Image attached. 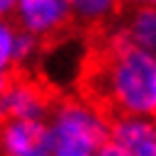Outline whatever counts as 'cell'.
Here are the masks:
<instances>
[{"mask_svg":"<svg viewBox=\"0 0 156 156\" xmlns=\"http://www.w3.org/2000/svg\"><path fill=\"white\" fill-rule=\"evenodd\" d=\"M92 92L114 116H151L156 102V52H146L112 32L92 65Z\"/></svg>","mask_w":156,"mask_h":156,"instance_id":"cell-1","label":"cell"},{"mask_svg":"<svg viewBox=\"0 0 156 156\" xmlns=\"http://www.w3.org/2000/svg\"><path fill=\"white\" fill-rule=\"evenodd\" d=\"M112 122L89 99H62L47 119L55 156H97L112 144Z\"/></svg>","mask_w":156,"mask_h":156,"instance_id":"cell-2","label":"cell"},{"mask_svg":"<svg viewBox=\"0 0 156 156\" xmlns=\"http://www.w3.org/2000/svg\"><path fill=\"white\" fill-rule=\"evenodd\" d=\"M15 25L37 40H50L74 20L69 0H15Z\"/></svg>","mask_w":156,"mask_h":156,"instance_id":"cell-3","label":"cell"},{"mask_svg":"<svg viewBox=\"0 0 156 156\" xmlns=\"http://www.w3.org/2000/svg\"><path fill=\"white\" fill-rule=\"evenodd\" d=\"M0 156H55L47 122L5 119L0 124Z\"/></svg>","mask_w":156,"mask_h":156,"instance_id":"cell-4","label":"cell"},{"mask_svg":"<svg viewBox=\"0 0 156 156\" xmlns=\"http://www.w3.org/2000/svg\"><path fill=\"white\" fill-rule=\"evenodd\" d=\"M52 109V99L42 84L30 77H10V87L5 94V119L47 122Z\"/></svg>","mask_w":156,"mask_h":156,"instance_id":"cell-5","label":"cell"},{"mask_svg":"<svg viewBox=\"0 0 156 156\" xmlns=\"http://www.w3.org/2000/svg\"><path fill=\"white\" fill-rule=\"evenodd\" d=\"M112 144L126 149L129 154H134L136 149H141L144 144L156 139V122L154 116H131V114H122V116H112Z\"/></svg>","mask_w":156,"mask_h":156,"instance_id":"cell-6","label":"cell"},{"mask_svg":"<svg viewBox=\"0 0 156 156\" xmlns=\"http://www.w3.org/2000/svg\"><path fill=\"white\" fill-rule=\"evenodd\" d=\"M116 32L134 47L156 52V8L134 5V10H129L122 25L116 27Z\"/></svg>","mask_w":156,"mask_h":156,"instance_id":"cell-7","label":"cell"},{"mask_svg":"<svg viewBox=\"0 0 156 156\" xmlns=\"http://www.w3.org/2000/svg\"><path fill=\"white\" fill-rule=\"evenodd\" d=\"M69 5H72V17L80 25L97 27L109 23L116 15L122 0H69Z\"/></svg>","mask_w":156,"mask_h":156,"instance_id":"cell-8","label":"cell"},{"mask_svg":"<svg viewBox=\"0 0 156 156\" xmlns=\"http://www.w3.org/2000/svg\"><path fill=\"white\" fill-rule=\"evenodd\" d=\"M17 35L20 27L15 25V20H0V74H10V69L17 65Z\"/></svg>","mask_w":156,"mask_h":156,"instance_id":"cell-9","label":"cell"},{"mask_svg":"<svg viewBox=\"0 0 156 156\" xmlns=\"http://www.w3.org/2000/svg\"><path fill=\"white\" fill-rule=\"evenodd\" d=\"M37 50H40V40H37L35 35H27V32H23V30H20V35H17V50H15L17 65L30 62L32 57L37 55Z\"/></svg>","mask_w":156,"mask_h":156,"instance_id":"cell-10","label":"cell"},{"mask_svg":"<svg viewBox=\"0 0 156 156\" xmlns=\"http://www.w3.org/2000/svg\"><path fill=\"white\" fill-rule=\"evenodd\" d=\"M10 87V74H0V119H5V94Z\"/></svg>","mask_w":156,"mask_h":156,"instance_id":"cell-11","label":"cell"},{"mask_svg":"<svg viewBox=\"0 0 156 156\" xmlns=\"http://www.w3.org/2000/svg\"><path fill=\"white\" fill-rule=\"evenodd\" d=\"M97 156H131V154L126 149H122V146H116V144H107Z\"/></svg>","mask_w":156,"mask_h":156,"instance_id":"cell-12","label":"cell"},{"mask_svg":"<svg viewBox=\"0 0 156 156\" xmlns=\"http://www.w3.org/2000/svg\"><path fill=\"white\" fill-rule=\"evenodd\" d=\"M15 12V0H0V20H8Z\"/></svg>","mask_w":156,"mask_h":156,"instance_id":"cell-13","label":"cell"},{"mask_svg":"<svg viewBox=\"0 0 156 156\" xmlns=\"http://www.w3.org/2000/svg\"><path fill=\"white\" fill-rule=\"evenodd\" d=\"M131 156H156V139L149 141V144H144L141 149H136Z\"/></svg>","mask_w":156,"mask_h":156,"instance_id":"cell-14","label":"cell"},{"mask_svg":"<svg viewBox=\"0 0 156 156\" xmlns=\"http://www.w3.org/2000/svg\"><path fill=\"white\" fill-rule=\"evenodd\" d=\"M134 5H141V8H156V0H131Z\"/></svg>","mask_w":156,"mask_h":156,"instance_id":"cell-15","label":"cell"},{"mask_svg":"<svg viewBox=\"0 0 156 156\" xmlns=\"http://www.w3.org/2000/svg\"><path fill=\"white\" fill-rule=\"evenodd\" d=\"M151 116H154V122H156V102H154V114Z\"/></svg>","mask_w":156,"mask_h":156,"instance_id":"cell-16","label":"cell"}]
</instances>
